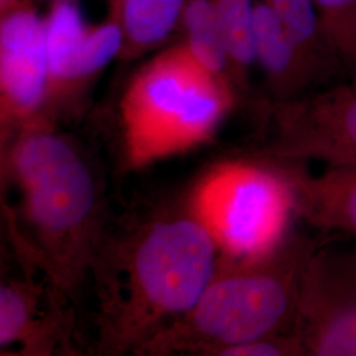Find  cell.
<instances>
[{"label": "cell", "instance_id": "obj_12", "mask_svg": "<svg viewBox=\"0 0 356 356\" xmlns=\"http://www.w3.org/2000/svg\"><path fill=\"white\" fill-rule=\"evenodd\" d=\"M288 179L294 207L313 225L356 236V164L329 165L318 176Z\"/></svg>", "mask_w": 356, "mask_h": 356}, {"label": "cell", "instance_id": "obj_8", "mask_svg": "<svg viewBox=\"0 0 356 356\" xmlns=\"http://www.w3.org/2000/svg\"><path fill=\"white\" fill-rule=\"evenodd\" d=\"M49 58L45 17L26 1L0 20V115L6 145L28 126L47 122Z\"/></svg>", "mask_w": 356, "mask_h": 356}, {"label": "cell", "instance_id": "obj_19", "mask_svg": "<svg viewBox=\"0 0 356 356\" xmlns=\"http://www.w3.org/2000/svg\"><path fill=\"white\" fill-rule=\"evenodd\" d=\"M45 1H49V3H56V1H63V0H45ZM116 1H118V0H110V6H111V4H115V3H116Z\"/></svg>", "mask_w": 356, "mask_h": 356}, {"label": "cell", "instance_id": "obj_4", "mask_svg": "<svg viewBox=\"0 0 356 356\" xmlns=\"http://www.w3.org/2000/svg\"><path fill=\"white\" fill-rule=\"evenodd\" d=\"M236 102L226 82L179 41L131 76L119 102L122 159L139 169L206 144Z\"/></svg>", "mask_w": 356, "mask_h": 356}, {"label": "cell", "instance_id": "obj_13", "mask_svg": "<svg viewBox=\"0 0 356 356\" xmlns=\"http://www.w3.org/2000/svg\"><path fill=\"white\" fill-rule=\"evenodd\" d=\"M186 0H118L114 6L123 29L120 58L134 60L161 49L179 31Z\"/></svg>", "mask_w": 356, "mask_h": 356}, {"label": "cell", "instance_id": "obj_1", "mask_svg": "<svg viewBox=\"0 0 356 356\" xmlns=\"http://www.w3.org/2000/svg\"><path fill=\"white\" fill-rule=\"evenodd\" d=\"M222 252L191 213L164 210L110 218L90 269L94 351L140 355L197 304Z\"/></svg>", "mask_w": 356, "mask_h": 356}, {"label": "cell", "instance_id": "obj_14", "mask_svg": "<svg viewBox=\"0 0 356 356\" xmlns=\"http://www.w3.org/2000/svg\"><path fill=\"white\" fill-rule=\"evenodd\" d=\"M178 32H181V41L189 48L191 54L234 90L218 0H186Z\"/></svg>", "mask_w": 356, "mask_h": 356}, {"label": "cell", "instance_id": "obj_11", "mask_svg": "<svg viewBox=\"0 0 356 356\" xmlns=\"http://www.w3.org/2000/svg\"><path fill=\"white\" fill-rule=\"evenodd\" d=\"M254 47L261 72L276 104L292 102L323 83L317 67L296 44L266 0H254Z\"/></svg>", "mask_w": 356, "mask_h": 356}, {"label": "cell", "instance_id": "obj_18", "mask_svg": "<svg viewBox=\"0 0 356 356\" xmlns=\"http://www.w3.org/2000/svg\"><path fill=\"white\" fill-rule=\"evenodd\" d=\"M26 0H0V15L10 13L13 8L26 3Z\"/></svg>", "mask_w": 356, "mask_h": 356}, {"label": "cell", "instance_id": "obj_16", "mask_svg": "<svg viewBox=\"0 0 356 356\" xmlns=\"http://www.w3.org/2000/svg\"><path fill=\"white\" fill-rule=\"evenodd\" d=\"M219 17L227 51L231 83L236 97L248 89L256 67L254 47V0H218Z\"/></svg>", "mask_w": 356, "mask_h": 356}, {"label": "cell", "instance_id": "obj_15", "mask_svg": "<svg viewBox=\"0 0 356 356\" xmlns=\"http://www.w3.org/2000/svg\"><path fill=\"white\" fill-rule=\"evenodd\" d=\"M266 1L323 79L343 72L327 41L314 0Z\"/></svg>", "mask_w": 356, "mask_h": 356}, {"label": "cell", "instance_id": "obj_2", "mask_svg": "<svg viewBox=\"0 0 356 356\" xmlns=\"http://www.w3.org/2000/svg\"><path fill=\"white\" fill-rule=\"evenodd\" d=\"M19 193L15 243L23 266L79 317L90 269L110 220L104 184L90 152L56 123L38 122L6 145Z\"/></svg>", "mask_w": 356, "mask_h": 356}, {"label": "cell", "instance_id": "obj_5", "mask_svg": "<svg viewBox=\"0 0 356 356\" xmlns=\"http://www.w3.org/2000/svg\"><path fill=\"white\" fill-rule=\"evenodd\" d=\"M189 207L223 257L251 260L284 241L294 198L280 173L234 161L214 166L198 181Z\"/></svg>", "mask_w": 356, "mask_h": 356}, {"label": "cell", "instance_id": "obj_7", "mask_svg": "<svg viewBox=\"0 0 356 356\" xmlns=\"http://www.w3.org/2000/svg\"><path fill=\"white\" fill-rule=\"evenodd\" d=\"M305 355L356 356V251H313L293 327Z\"/></svg>", "mask_w": 356, "mask_h": 356}, {"label": "cell", "instance_id": "obj_9", "mask_svg": "<svg viewBox=\"0 0 356 356\" xmlns=\"http://www.w3.org/2000/svg\"><path fill=\"white\" fill-rule=\"evenodd\" d=\"M276 108L279 157L356 164V76Z\"/></svg>", "mask_w": 356, "mask_h": 356}, {"label": "cell", "instance_id": "obj_3", "mask_svg": "<svg viewBox=\"0 0 356 356\" xmlns=\"http://www.w3.org/2000/svg\"><path fill=\"white\" fill-rule=\"evenodd\" d=\"M314 247L286 241L251 260L222 256L197 304L140 355H218L232 346L293 334L301 281Z\"/></svg>", "mask_w": 356, "mask_h": 356}, {"label": "cell", "instance_id": "obj_6", "mask_svg": "<svg viewBox=\"0 0 356 356\" xmlns=\"http://www.w3.org/2000/svg\"><path fill=\"white\" fill-rule=\"evenodd\" d=\"M45 17L49 58V98L45 120L56 123L60 113L101 76L123 51L118 10L110 6L106 20L89 24L74 0L51 3Z\"/></svg>", "mask_w": 356, "mask_h": 356}, {"label": "cell", "instance_id": "obj_17", "mask_svg": "<svg viewBox=\"0 0 356 356\" xmlns=\"http://www.w3.org/2000/svg\"><path fill=\"white\" fill-rule=\"evenodd\" d=\"M337 60L348 76H356V0H314Z\"/></svg>", "mask_w": 356, "mask_h": 356}, {"label": "cell", "instance_id": "obj_10", "mask_svg": "<svg viewBox=\"0 0 356 356\" xmlns=\"http://www.w3.org/2000/svg\"><path fill=\"white\" fill-rule=\"evenodd\" d=\"M7 279L0 288V350L17 355H51L73 350L76 313L66 309L40 276ZM1 353V354H3Z\"/></svg>", "mask_w": 356, "mask_h": 356}]
</instances>
